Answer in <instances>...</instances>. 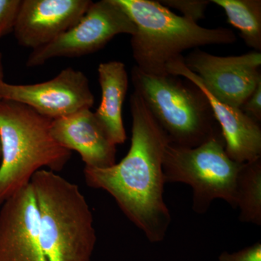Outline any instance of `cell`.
I'll list each match as a JSON object with an SVG mask.
<instances>
[{"mask_svg":"<svg viewBox=\"0 0 261 261\" xmlns=\"http://www.w3.org/2000/svg\"><path fill=\"white\" fill-rule=\"evenodd\" d=\"M130 111L132 144L126 157L111 167L85 166L84 176L89 187L112 196L150 243H161L171 221L163 199V171L165 152L171 140L136 92L130 95Z\"/></svg>","mask_w":261,"mask_h":261,"instance_id":"cell-1","label":"cell"},{"mask_svg":"<svg viewBox=\"0 0 261 261\" xmlns=\"http://www.w3.org/2000/svg\"><path fill=\"white\" fill-rule=\"evenodd\" d=\"M135 23L130 47L136 66L149 75H168L170 63L183 58L190 49L232 44L237 37L231 29H207L153 0H117Z\"/></svg>","mask_w":261,"mask_h":261,"instance_id":"cell-2","label":"cell"},{"mask_svg":"<svg viewBox=\"0 0 261 261\" xmlns=\"http://www.w3.org/2000/svg\"><path fill=\"white\" fill-rule=\"evenodd\" d=\"M47 261H91L97 243L92 211L80 187L41 169L30 181Z\"/></svg>","mask_w":261,"mask_h":261,"instance_id":"cell-3","label":"cell"},{"mask_svg":"<svg viewBox=\"0 0 261 261\" xmlns=\"http://www.w3.org/2000/svg\"><path fill=\"white\" fill-rule=\"evenodd\" d=\"M51 121L21 103L0 99V206L42 167L58 173L70 161L71 151L51 135Z\"/></svg>","mask_w":261,"mask_h":261,"instance_id":"cell-4","label":"cell"},{"mask_svg":"<svg viewBox=\"0 0 261 261\" xmlns=\"http://www.w3.org/2000/svg\"><path fill=\"white\" fill-rule=\"evenodd\" d=\"M132 82L173 145L194 148L221 132L205 94L190 81L147 74L135 65Z\"/></svg>","mask_w":261,"mask_h":261,"instance_id":"cell-5","label":"cell"},{"mask_svg":"<svg viewBox=\"0 0 261 261\" xmlns=\"http://www.w3.org/2000/svg\"><path fill=\"white\" fill-rule=\"evenodd\" d=\"M243 164L228 157L221 132L194 148L170 143L165 152L163 171L166 183L181 182L192 187V209L203 214L216 199L236 208L237 177Z\"/></svg>","mask_w":261,"mask_h":261,"instance_id":"cell-6","label":"cell"},{"mask_svg":"<svg viewBox=\"0 0 261 261\" xmlns=\"http://www.w3.org/2000/svg\"><path fill=\"white\" fill-rule=\"evenodd\" d=\"M136 27L117 0H101L89 6L80 21L29 55L25 65L40 66L57 58H78L102 49L119 34H135Z\"/></svg>","mask_w":261,"mask_h":261,"instance_id":"cell-7","label":"cell"},{"mask_svg":"<svg viewBox=\"0 0 261 261\" xmlns=\"http://www.w3.org/2000/svg\"><path fill=\"white\" fill-rule=\"evenodd\" d=\"M184 60L211 95L231 107H241L261 82L260 51L222 57L197 48Z\"/></svg>","mask_w":261,"mask_h":261,"instance_id":"cell-8","label":"cell"},{"mask_svg":"<svg viewBox=\"0 0 261 261\" xmlns=\"http://www.w3.org/2000/svg\"><path fill=\"white\" fill-rule=\"evenodd\" d=\"M0 99L15 101L51 120L58 119L93 106L94 97L83 72L67 68L42 83H0Z\"/></svg>","mask_w":261,"mask_h":261,"instance_id":"cell-9","label":"cell"},{"mask_svg":"<svg viewBox=\"0 0 261 261\" xmlns=\"http://www.w3.org/2000/svg\"><path fill=\"white\" fill-rule=\"evenodd\" d=\"M0 261H47L31 184L5 200L0 209Z\"/></svg>","mask_w":261,"mask_h":261,"instance_id":"cell-10","label":"cell"},{"mask_svg":"<svg viewBox=\"0 0 261 261\" xmlns=\"http://www.w3.org/2000/svg\"><path fill=\"white\" fill-rule=\"evenodd\" d=\"M90 0H22L13 32L18 44L35 49L80 21Z\"/></svg>","mask_w":261,"mask_h":261,"instance_id":"cell-11","label":"cell"},{"mask_svg":"<svg viewBox=\"0 0 261 261\" xmlns=\"http://www.w3.org/2000/svg\"><path fill=\"white\" fill-rule=\"evenodd\" d=\"M183 57L167 66L168 74L182 77L195 84L205 94L226 144V152L234 162L245 163L261 158V128L241 111L221 102L200 83L195 73L185 64Z\"/></svg>","mask_w":261,"mask_h":261,"instance_id":"cell-12","label":"cell"},{"mask_svg":"<svg viewBox=\"0 0 261 261\" xmlns=\"http://www.w3.org/2000/svg\"><path fill=\"white\" fill-rule=\"evenodd\" d=\"M51 133L62 147L78 152L87 167L104 168L116 164V145L90 109L53 120Z\"/></svg>","mask_w":261,"mask_h":261,"instance_id":"cell-13","label":"cell"},{"mask_svg":"<svg viewBox=\"0 0 261 261\" xmlns=\"http://www.w3.org/2000/svg\"><path fill=\"white\" fill-rule=\"evenodd\" d=\"M102 100L94 113L105 133L115 145L126 140V130L122 118V107L128 87L126 65L121 61H109L98 67Z\"/></svg>","mask_w":261,"mask_h":261,"instance_id":"cell-14","label":"cell"},{"mask_svg":"<svg viewBox=\"0 0 261 261\" xmlns=\"http://www.w3.org/2000/svg\"><path fill=\"white\" fill-rule=\"evenodd\" d=\"M235 204L242 222L261 225V158L243 163L237 177Z\"/></svg>","mask_w":261,"mask_h":261,"instance_id":"cell-15","label":"cell"},{"mask_svg":"<svg viewBox=\"0 0 261 261\" xmlns=\"http://www.w3.org/2000/svg\"><path fill=\"white\" fill-rule=\"evenodd\" d=\"M224 10L228 22L238 29L245 44L261 51L260 0H213Z\"/></svg>","mask_w":261,"mask_h":261,"instance_id":"cell-16","label":"cell"},{"mask_svg":"<svg viewBox=\"0 0 261 261\" xmlns=\"http://www.w3.org/2000/svg\"><path fill=\"white\" fill-rule=\"evenodd\" d=\"M165 7L181 12L183 17L197 23L205 17V12L211 1L207 0H163L159 1Z\"/></svg>","mask_w":261,"mask_h":261,"instance_id":"cell-17","label":"cell"},{"mask_svg":"<svg viewBox=\"0 0 261 261\" xmlns=\"http://www.w3.org/2000/svg\"><path fill=\"white\" fill-rule=\"evenodd\" d=\"M22 0H0V39L13 32Z\"/></svg>","mask_w":261,"mask_h":261,"instance_id":"cell-18","label":"cell"},{"mask_svg":"<svg viewBox=\"0 0 261 261\" xmlns=\"http://www.w3.org/2000/svg\"><path fill=\"white\" fill-rule=\"evenodd\" d=\"M219 261H261L260 242H257L239 251L221 252Z\"/></svg>","mask_w":261,"mask_h":261,"instance_id":"cell-19","label":"cell"},{"mask_svg":"<svg viewBox=\"0 0 261 261\" xmlns=\"http://www.w3.org/2000/svg\"><path fill=\"white\" fill-rule=\"evenodd\" d=\"M247 116L260 124L261 121V82L240 108Z\"/></svg>","mask_w":261,"mask_h":261,"instance_id":"cell-20","label":"cell"},{"mask_svg":"<svg viewBox=\"0 0 261 261\" xmlns=\"http://www.w3.org/2000/svg\"><path fill=\"white\" fill-rule=\"evenodd\" d=\"M4 82V71H3V56L0 53V83Z\"/></svg>","mask_w":261,"mask_h":261,"instance_id":"cell-21","label":"cell"},{"mask_svg":"<svg viewBox=\"0 0 261 261\" xmlns=\"http://www.w3.org/2000/svg\"><path fill=\"white\" fill-rule=\"evenodd\" d=\"M2 157L1 142H0V158Z\"/></svg>","mask_w":261,"mask_h":261,"instance_id":"cell-22","label":"cell"}]
</instances>
